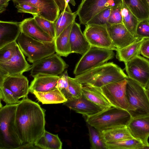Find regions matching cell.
<instances>
[{"label": "cell", "instance_id": "f35d334b", "mask_svg": "<svg viewBox=\"0 0 149 149\" xmlns=\"http://www.w3.org/2000/svg\"><path fill=\"white\" fill-rule=\"evenodd\" d=\"M135 37L139 40L149 38V19L139 21L136 28Z\"/></svg>", "mask_w": 149, "mask_h": 149}, {"label": "cell", "instance_id": "7dc6e473", "mask_svg": "<svg viewBox=\"0 0 149 149\" xmlns=\"http://www.w3.org/2000/svg\"><path fill=\"white\" fill-rule=\"evenodd\" d=\"M142 149H149V145H144Z\"/></svg>", "mask_w": 149, "mask_h": 149}, {"label": "cell", "instance_id": "8fae6325", "mask_svg": "<svg viewBox=\"0 0 149 149\" xmlns=\"http://www.w3.org/2000/svg\"><path fill=\"white\" fill-rule=\"evenodd\" d=\"M125 64L128 77L147 89L149 85V60L139 55Z\"/></svg>", "mask_w": 149, "mask_h": 149}, {"label": "cell", "instance_id": "52a82bcc", "mask_svg": "<svg viewBox=\"0 0 149 149\" xmlns=\"http://www.w3.org/2000/svg\"><path fill=\"white\" fill-rule=\"evenodd\" d=\"M113 50L91 46L77 63L73 73L76 76L102 65L112 58Z\"/></svg>", "mask_w": 149, "mask_h": 149}, {"label": "cell", "instance_id": "f907efd6", "mask_svg": "<svg viewBox=\"0 0 149 149\" xmlns=\"http://www.w3.org/2000/svg\"><path fill=\"white\" fill-rule=\"evenodd\" d=\"M146 89H148V90H149V86H148V88H147Z\"/></svg>", "mask_w": 149, "mask_h": 149}, {"label": "cell", "instance_id": "4316f807", "mask_svg": "<svg viewBox=\"0 0 149 149\" xmlns=\"http://www.w3.org/2000/svg\"><path fill=\"white\" fill-rule=\"evenodd\" d=\"M32 93L43 104L63 103L67 100L64 94L58 88L46 92L33 91Z\"/></svg>", "mask_w": 149, "mask_h": 149}, {"label": "cell", "instance_id": "30bf717a", "mask_svg": "<svg viewBox=\"0 0 149 149\" xmlns=\"http://www.w3.org/2000/svg\"><path fill=\"white\" fill-rule=\"evenodd\" d=\"M126 79L97 88L112 106L127 110L128 102L127 97Z\"/></svg>", "mask_w": 149, "mask_h": 149}, {"label": "cell", "instance_id": "e575fe53", "mask_svg": "<svg viewBox=\"0 0 149 149\" xmlns=\"http://www.w3.org/2000/svg\"><path fill=\"white\" fill-rule=\"evenodd\" d=\"M18 46L15 41L0 48V63L5 62L9 60L15 54Z\"/></svg>", "mask_w": 149, "mask_h": 149}, {"label": "cell", "instance_id": "ba28073f", "mask_svg": "<svg viewBox=\"0 0 149 149\" xmlns=\"http://www.w3.org/2000/svg\"><path fill=\"white\" fill-rule=\"evenodd\" d=\"M122 0H82L76 11L80 23L86 25L95 15L106 8L121 5Z\"/></svg>", "mask_w": 149, "mask_h": 149}, {"label": "cell", "instance_id": "8992f818", "mask_svg": "<svg viewBox=\"0 0 149 149\" xmlns=\"http://www.w3.org/2000/svg\"><path fill=\"white\" fill-rule=\"evenodd\" d=\"M17 41L27 61L32 63L56 52L54 41H41L21 32Z\"/></svg>", "mask_w": 149, "mask_h": 149}, {"label": "cell", "instance_id": "d6a6232c", "mask_svg": "<svg viewBox=\"0 0 149 149\" xmlns=\"http://www.w3.org/2000/svg\"><path fill=\"white\" fill-rule=\"evenodd\" d=\"M87 124L91 149H107L106 142L104 141L101 131Z\"/></svg>", "mask_w": 149, "mask_h": 149}, {"label": "cell", "instance_id": "2e32d148", "mask_svg": "<svg viewBox=\"0 0 149 149\" xmlns=\"http://www.w3.org/2000/svg\"><path fill=\"white\" fill-rule=\"evenodd\" d=\"M107 26L113 43L117 49L122 48L139 40L132 35L123 23L108 24Z\"/></svg>", "mask_w": 149, "mask_h": 149}, {"label": "cell", "instance_id": "ffe728a7", "mask_svg": "<svg viewBox=\"0 0 149 149\" xmlns=\"http://www.w3.org/2000/svg\"><path fill=\"white\" fill-rule=\"evenodd\" d=\"M21 22L0 21V48L17 40L21 32Z\"/></svg>", "mask_w": 149, "mask_h": 149}, {"label": "cell", "instance_id": "5b68a950", "mask_svg": "<svg viewBox=\"0 0 149 149\" xmlns=\"http://www.w3.org/2000/svg\"><path fill=\"white\" fill-rule=\"evenodd\" d=\"M126 91L128 102L127 111L132 118L149 115V98L146 89L128 77Z\"/></svg>", "mask_w": 149, "mask_h": 149}, {"label": "cell", "instance_id": "9c48e42d", "mask_svg": "<svg viewBox=\"0 0 149 149\" xmlns=\"http://www.w3.org/2000/svg\"><path fill=\"white\" fill-rule=\"evenodd\" d=\"M68 67L61 56L54 53L33 63L30 75L33 77L39 74L58 76Z\"/></svg>", "mask_w": 149, "mask_h": 149}, {"label": "cell", "instance_id": "4dcf8cb0", "mask_svg": "<svg viewBox=\"0 0 149 149\" xmlns=\"http://www.w3.org/2000/svg\"><path fill=\"white\" fill-rule=\"evenodd\" d=\"M77 15L76 12L72 13L66 10L61 12L55 22L56 38L67 27L75 21Z\"/></svg>", "mask_w": 149, "mask_h": 149}, {"label": "cell", "instance_id": "e0dca14e", "mask_svg": "<svg viewBox=\"0 0 149 149\" xmlns=\"http://www.w3.org/2000/svg\"><path fill=\"white\" fill-rule=\"evenodd\" d=\"M127 126L133 138L149 145V115L132 118Z\"/></svg>", "mask_w": 149, "mask_h": 149}, {"label": "cell", "instance_id": "c3c4849f", "mask_svg": "<svg viewBox=\"0 0 149 149\" xmlns=\"http://www.w3.org/2000/svg\"><path fill=\"white\" fill-rule=\"evenodd\" d=\"M146 91H147V93L148 94V98H149V90L147 89H146Z\"/></svg>", "mask_w": 149, "mask_h": 149}, {"label": "cell", "instance_id": "cb8c5ba5", "mask_svg": "<svg viewBox=\"0 0 149 149\" xmlns=\"http://www.w3.org/2000/svg\"><path fill=\"white\" fill-rule=\"evenodd\" d=\"M73 23L67 27L54 39L56 52L60 56L67 57L72 53L70 36Z\"/></svg>", "mask_w": 149, "mask_h": 149}, {"label": "cell", "instance_id": "4fadbf2b", "mask_svg": "<svg viewBox=\"0 0 149 149\" xmlns=\"http://www.w3.org/2000/svg\"><path fill=\"white\" fill-rule=\"evenodd\" d=\"M12 92L19 99L27 97L29 92V81L22 74L6 76L0 73V87Z\"/></svg>", "mask_w": 149, "mask_h": 149}, {"label": "cell", "instance_id": "7402d4cb", "mask_svg": "<svg viewBox=\"0 0 149 149\" xmlns=\"http://www.w3.org/2000/svg\"><path fill=\"white\" fill-rule=\"evenodd\" d=\"M21 32L31 37L46 42L54 40L45 33L38 25L33 17L26 18L21 22Z\"/></svg>", "mask_w": 149, "mask_h": 149}, {"label": "cell", "instance_id": "3957f363", "mask_svg": "<svg viewBox=\"0 0 149 149\" xmlns=\"http://www.w3.org/2000/svg\"><path fill=\"white\" fill-rule=\"evenodd\" d=\"M83 116L87 123L100 131L126 126L132 118L127 110L112 106L95 114Z\"/></svg>", "mask_w": 149, "mask_h": 149}, {"label": "cell", "instance_id": "7c38bea8", "mask_svg": "<svg viewBox=\"0 0 149 149\" xmlns=\"http://www.w3.org/2000/svg\"><path fill=\"white\" fill-rule=\"evenodd\" d=\"M84 34L91 46L113 51L117 49L113 43L107 26L86 25Z\"/></svg>", "mask_w": 149, "mask_h": 149}, {"label": "cell", "instance_id": "bcb514c9", "mask_svg": "<svg viewBox=\"0 0 149 149\" xmlns=\"http://www.w3.org/2000/svg\"><path fill=\"white\" fill-rule=\"evenodd\" d=\"M71 0H65V10L68 12H71L72 11L68 3Z\"/></svg>", "mask_w": 149, "mask_h": 149}, {"label": "cell", "instance_id": "f6af8a7d", "mask_svg": "<svg viewBox=\"0 0 149 149\" xmlns=\"http://www.w3.org/2000/svg\"><path fill=\"white\" fill-rule=\"evenodd\" d=\"M58 6L60 11L63 12L65 10V0H54Z\"/></svg>", "mask_w": 149, "mask_h": 149}, {"label": "cell", "instance_id": "f546056e", "mask_svg": "<svg viewBox=\"0 0 149 149\" xmlns=\"http://www.w3.org/2000/svg\"><path fill=\"white\" fill-rule=\"evenodd\" d=\"M121 13L123 23L130 33L135 37L136 29L139 20L123 2Z\"/></svg>", "mask_w": 149, "mask_h": 149}, {"label": "cell", "instance_id": "484cf974", "mask_svg": "<svg viewBox=\"0 0 149 149\" xmlns=\"http://www.w3.org/2000/svg\"><path fill=\"white\" fill-rule=\"evenodd\" d=\"M101 132L106 143L133 138L127 126L115 127Z\"/></svg>", "mask_w": 149, "mask_h": 149}, {"label": "cell", "instance_id": "ab89813d", "mask_svg": "<svg viewBox=\"0 0 149 149\" xmlns=\"http://www.w3.org/2000/svg\"><path fill=\"white\" fill-rule=\"evenodd\" d=\"M68 77L67 71L66 70L60 76L56 86V88L62 93L67 99L70 97L68 88Z\"/></svg>", "mask_w": 149, "mask_h": 149}, {"label": "cell", "instance_id": "b9f144b4", "mask_svg": "<svg viewBox=\"0 0 149 149\" xmlns=\"http://www.w3.org/2000/svg\"><path fill=\"white\" fill-rule=\"evenodd\" d=\"M17 11L20 13H27L33 16L39 15L38 9L34 6L26 3H18L15 4Z\"/></svg>", "mask_w": 149, "mask_h": 149}, {"label": "cell", "instance_id": "277c9868", "mask_svg": "<svg viewBox=\"0 0 149 149\" xmlns=\"http://www.w3.org/2000/svg\"><path fill=\"white\" fill-rule=\"evenodd\" d=\"M17 104L0 107V149H19L22 145L15 125Z\"/></svg>", "mask_w": 149, "mask_h": 149}, {"label": "cell", "instance_id": "7a4b0ae2", "mask_svg": "<svg viewBox=\"0 0 149 149\" xmlns=\"http://www.w3.org/2000/svg\"><path fill=\"white\" fill-rule=\"evenodd\" d=\"M128 77L118 65L109 62L76 75L74 78L82 84H88L100 88L111 83L123 81Z\"/></svg>", "mask_w": 149, "mask_h": 149}, {"label": "cell", "instance_id": "44dd1931", "mask_svg": "<svg viewBox=\"0 0 149 149\" xmlns=\"http://www.w3.org/2000/svg\"><path fill=\"white\" fill-rule=\"evenodd\" d=\"M59 77L44 74L36 75L29 86V92L31 93L33 91L46 92L57 88V82Z\"/></svg>", "mask_w": 149, "mask_h": 149}, {"label": "cell", "instance_id": "681fc988", "mask_svg": "<svg viewBox=\"0 0 149 149\" xmlns=\"http://www.w3.org/2000/svg\"><path fill=\"white\" fill-rule=\"evenodd\" d=\"M146 1L149 6V0H146Z\"/></svg>", "mask_w": 149, "mask_h": 149}, {"label": "cell", "instance_id": "d590c367", "mask_svg": "<svg viewBox=\"0 0 149 149\" xmlns=\"http://www.w3.org/2000/svg\"><path fill=\"white\" fill-rule=\"evenodd\" d=\"M111 8H108L100 12L93 17L86 25H96L107 26L111 10Z\"/></svg>", "mask_w": 149, "mask_h": 149}, {"label": "cell", "instance_id": "6da1fadb", "mask_svg": "<svg viewBox=\"0 0 149 149\" xmlns=\"http://www.w3.org/2000/svg\"><path fill=\"white\" fill-rule=\"evenodd\" d=\"M45 111L37 103L23 98L17 104L15 125L22 145H34L45 131Z\"/></svg>", "mask_w": 149, "mask_h": 149}, {"label": "cell", "instance_id": "9a60e30c", "mask_svg": "<svg viewBox=\"0 0 149 149\" xmlns=\"http://www.w3.org/2000/svg\"><path fill=\"white\" fill-rule=\"evenodd\" d=\"M15 4L26 3L31 4L38 10L39 16L52 22L58 18L60 10L54 0H13Z\"/></svg>", "mask_w": 149, "mask_h": 149}, {"label": "cell", "instance_id": "1f68e13d", "mask_svg": "<svg viewBox=\"0 0 149 149\" xmlns=\"http://www.w3.org/2000/svg\"><path fill=\"white\" fill-rule=\"evenodd\" d=\"M107 149H142L144 145L134 138L106 143Z\"/></svg>", "mask_w": 149, "mask_h": 149}, {"label": "cell", "instance_id": "60d3db41", "mask_svg": "<svg viewBox=\"0 0 149 149\" xmlns=\"http://www.w3.org/2000/svg\"><path fill=\"white\" fill-rule=\"evenodd\" d=\"M122 4L111 8V13L108 21V24L113 25L123 23L121 13Z\"/></svg>", "mask_w": 149, "mask_h": 149}, {"label": "cell", "instance_id": "836d02e7", "mask_svg": "<svg viewBox=\"0 0 149 149\" xmlns=\"http://www.w3.org/2000/svg\"><path fill=\"white\" fill-rule=\"evenodd\" d=\"M33 16L36 22L40 28L54 40L56 37L55 22H51L38 15Z\"/></svg>", "mask_w": 149, "mask_h": 149}, {"label": "cell", "instance_id": "5bb4252c", "mask_svg": "<svg viewBox=\"0 0 149 149\" xmlns=\"http://www.w3.org/2000/svg\"><path fill=\"white\" fill-rule=\"evenodd\" d=\"M32 66L26 61L18 46L15 54L9 60L0 63V73L6 76L22 74L31 70Z\"/></svg>", "mask_w": 149, "mask_h": 149}, {"label": "cell", "instance_id": "ee69618b", "mask_svg": "<svg viewBox=\"0 0 149 149\" xmlns=\"http://www.w3.org/2000/svg\"><path fill=\"white\" fill-rule=\"evenodd\" d=\"M10 0H0V13L5 10L8 4L9 1Z\"/></svg>", "mask_w": 149, "mask_h": 149}, {"label": "cell", "instance_id": "8d00e7d4", "mask_svg": "<svg viewBox=\"0 0 149 149\" xmlns=\"http://www.w3.org/2000/svg\"><path fill=\"white\" fill-rule=\"evenodd\" d=\"M0 97L8 105L18 104L21 101L10 90L3 86L0 87Z\"/></svg>", "mask_w": 149, "mask_h": 149}, {"label": "cell", "instance_id": "83f0119b", "mask_svg": "<svg viewBox=\"0 0 149 149\" xmlns=\"http://www.w3.org/2000/svg\"><path fill=\"white\" fill-rule=\"evenodd\" d=\"M139 21L149 19V6L146 0H122Z\"/></svg>", "mask_w": 149, "mask_h": 149}, {"label": "cell", "instance_id": "7bdbcfd3", "mask_svg": "<svg viewBox=\"0 0 149 149\" xmlns=\"http://www.w3.org/2000/svg\"><path fill=\"white\" fill-rule=\"evenodd\" d=\"M140 54L149 58V38L146 39L143 42L140 50Z\"/></svg>", "mask_w": 149, "mask_h": 149}, {"label": "cell", "instance_id": "f1b7e54d", "mask_svg": "<svg viewBox=\"0 0 149 149\" xmlns=\"http://www.w3.org/2000/svg\"><path fill=\"white\" fill-rule=\"evenodd\" d=\"M34 145L39 148L61 149L62 143L57 134H52L45 130Z\"/></svg>", "mask_w": 149, "mask_h": 149}, {"label": "cell", "instance_id": "74e56055", "mask_svg": "<svg viewBox=\"0 0 149 149\" xmlns=\"http://www.w3.org/2000/svg\"><path fill=\"white\" fill-rule=\"evenodd\" d=\"M68 88L70 97L78 98L82 95V84L74 78L68 77Z\"/></svg>", "mask_w": 149, "mask_h": 149}, {"label": "cell", "instance_id": "d6986e66", "mask_svg": "<svg viewBox=\"0 0 149 149\" xmlns=\"http://www.w3.org/2000/svg\"><path fill=\"white\" fill-rule=\"evenodd\" d=\"M70 40L72 53L83 55L89 49L91 45L82 32L80 26L74 21L71 30Z\"/></svg>", "mask_w": 149, "mask_h": 149}, {"label": "cell", "instance_id": "603a6c76", "mask_svg": "<svg viewBox=\"0 0 149 149\" xmlns=\"http://www.w3.org/2000/svg\"><path fill=\"white\" fill-rule=\"evenodd\" d=\"M82 93L88 100L103 110L112 106L98 89L88 84H82Z\"/></svg>", "mask_w": 149, "mask_h": 149}, {"label": "cell", "instance_id": "ac0fdd59", "mask_svg": "<svg viewBox=\"0 0 149 149\" xmlns=\"http://www.w3.org/2000/svg\"><path fill=\"white\" fill-rule=\"evenodd\" d=\"M63 104L83 116L93 115L103 110L83 95L78 98L70 97Z\"/></svg>", "mask_w": 149, "mask_h": 149}, {"label": "cell", "instance_id": "d4e9b609", "mask_svg": "<svg viewBox=\"0 0 149 149\" xmlns=\"http://www.w3.org/2000/svg\"><path fill=\"white\" fill-rule=\"evenodd\" d=\"M146 39H141L122 48L117 49L116 58L125 63L139 55L142 44Z\"/></svg>", "mask_w": 149, "mask_h": 149}]
</instances>
